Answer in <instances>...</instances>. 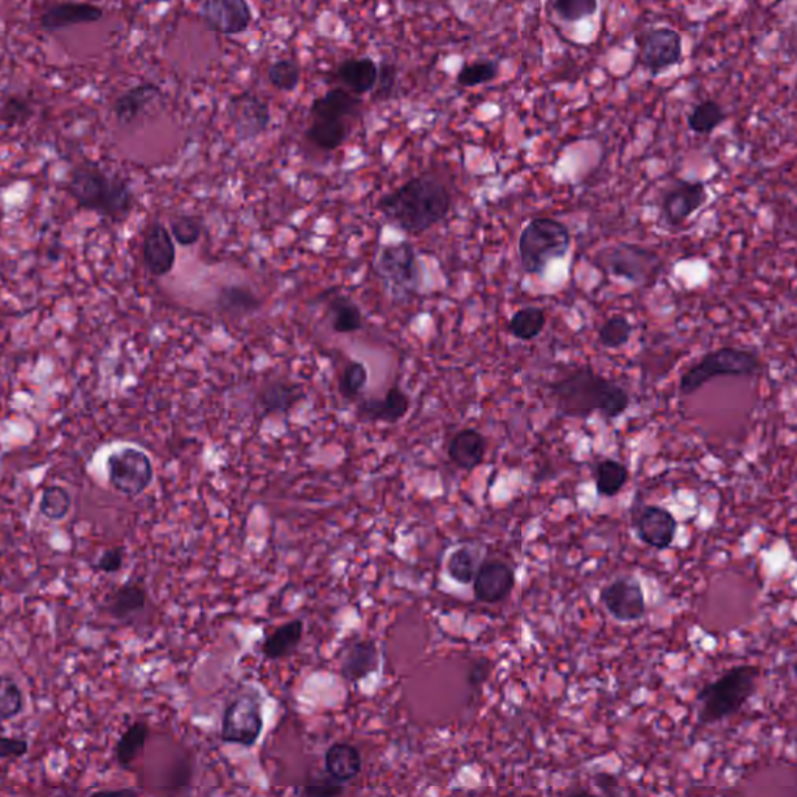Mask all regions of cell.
<instances>
[{"instance_id": "1", "label": "cell", "mask_w": 797, "mask_h": 797, "mask_svg": "<svg viewBox=\"0 0 797 797\" xmlns=\"http://www.w3.org/2000/svg\"><path fill=\"white\" fill-rule=\"evenodd\" d=\"M452 208V195L436 176H415L377 201V211L401 231L418 236L443 222Z\"/></svg>"}, {"instance_id": "2", "label": "cell", "mask_w": 797, "mask_h": 797, "mask_svg": "<svg viewBox=\"0 0 797 797\" xmlns=\"http://www.w3.org/2000/svg\"><path fill=\"white\" fill-rule=\"evenodd\" d=\"M548 396L564 418L587 419L598 411L606 419H617L631 405L622 385L595 373L590 366L573 369L548 383Z\"/></svg>"}, {"instance_id": "3", "label": "cell", "mask_w": 797, "mask_h": 797, "mask_svg": "<svg viewBox=\"0 0 797 797\" xmlns=\"http://www.w3.org/2000/svg\"><path fill=\"white\" fill-rule=\"evenodd\" d=\"M67 195L78 209L94 212L111 222L122 223L134 209V192L130 183L116 173L106 172L94 162H83L67 176Z\"/></svg>"}, {"instance_id": "4", "label": "cell", "mask_w": 797, "mask_h": 797, "mask_svg": "<svg viewBox=\"0 0 797 797\" xmlns=\"http://www.w3.org/2000/svg\"><path fill=\"white\" fill-rule=\"evenodd\" d=\"M759 678V668L740 665L707 684L696 696V701L701 704L699 723L707 726L735 715L754 695Z\"/></svg>"}, {"instance_id": "5", "label": "cell", "mask_w": 797, "mask_h": 797, "mask_svg": "<svg viewBox=\"0 0 797 797\" xmlns=\"http://www.w3.org/2000/svg\"><path fill=\"white\" fill-rule=\"evenodd\" d=\"M572 234L564 223L550 217L533 218L519 237V257L527 274H544L548 264L569 253Z\"/></svg>"}, {"instance_id": "6", "label": "cell", "mask_w": 797, "mask_h": 797, "mask_svg": "<svg viewBox=\"0 0 797 797\" xmlns=\"http://www.w3.org/2000/svg\"><path fill=\"white\" fill-rule=\"evenodd\" d=\"M760 369L759 355L749 349L732 346L715 349L682 374L679 393L692 396L717 377H751L759 374Z\"/></svg>"}, {"instance_id": "7", "label": "cell", "mask_w": 797, "mask_h": 797, "mask_svg": "<svg viewBox=\"0 0 797 797\" xmlns=\"http://www.w3.org/2000/svg\"><path fill=\"white\" fill-rule=\"evenodd\" d=\"M374 270L393 301H411L421 287V265L410 242L382 246Z\"/></svg>"}, {"instance_id": "8", "label": "cell", "mask_w": 797, "mask_h": 797, "mask_svg": "<svg viewBox=\"0 0 797 797\" xmlns=\"http://www.w3.org/2000/svg\"><path fill=\"white\" fill-rule=\"evenodd\" d=\"M594 262L600 270L611 276L642 287L656 282L664 267L656 251L636 243L606 246L595 254Z\"/></svg>"}, {"instance_id": "9", "label": "cell", "mask_w": 797, "mask_h": 797, "mask_svg": "<svg viewBox=\"0 0 797 797\" xmlns=\"http://www.w3.org/2000/svg\"><path fill=\"white\" fill-rule=\"evenodd\" d=\"M264 731V704L254 690L240 693L226 706L220 738L228 745L250 749Z\"/></svg>"}, {"instance_id": "10", "label": "cell", "mask_w": 797, "mask_h": 797, "mask_svg": "<svg viewBox=\"0 0 797 797\" xmlns=\"http://www.w3.org/2000/svg\"><path fill=\"white\" fill-rule=\"evenodd\" d=\"M109 485L127 497L141 496L153 483L155 469L144 450L122 447L106 460Z\"/></svg>"}, {"instance_id": "11", "label": "cell", "mask_w": 797, "mask_h": 797, "mask_svg": "<svg viewBox=\"0 0 797 797\" xmlns=\"http://www.w3.org/2000/svg\"><path fill=\"white\" fill-rule=\"evenodd\" d=\"M228 114L239 141L250 142L267 133L271 123L270 105L253 91L229 99Z\"/></svg>"}, {"instance_id": "12", "label": "cell", "mask_w": 797, "mask_h": 797, "mask_svg": "<svg viewBox=\"0 0 797 797\" xmlns=\"http://www.w3.org/2000/svg\"><path fill=\"white\" fill-rule=\"evenodd\" d=\"M204 27L222 36H237L250 29L253 8L248 0H201Z\"/></svg>"}, {"instance_id": "13", "label": "cell", "mask_w": 797, "mask_h": 797, "mask_svg": "<svg viewBox=\"0 0 797 797\" xmlns=\"http://www.w3.org/2000/svg\"><path fill=\"white\" fill-rule=\"evenodd\" d=\"M600 598L617 622H637L647 612L642 586L632 576H622L604 586Z\"/></svg>"}, {"instance_id": "14", "label": "cell", "mask_w": 797, "mask_h": 797, "mask_svg": "<svg viewBox=\"0 0 797 797\" xmlns=\"http://www.w3.org/2000/svg\"><path fill=\"white\" fill-rule=\"evenodd\" d=\"M640 60L654 77L678 66L682 61V36L670 27L650 30L640 44Z\"/></svg>"}, {"instance_id": "15", "label": "cell", "mask_w": 797, "mask_h": 797, "mask_svg": "<svg viewBox=\"0 0 797 797\" xmlns=\"http://www.w3.org/2000/svg\"><path fill=\"white\" fill-rule=\"evenodd\" d=\"M706 184L701 181L678 180L662 195V217L670 226H679L706 204Z\"/></svg>"}, {"instance_id": "16", "label": "cell", "mask_w": 797, "mask_h": 797, "mask_svg": "<svg viewBox=\"0 0 797 797\" xmlns=\"http://www.w3.org/2000/svg\"><path fill=\"white\" fill-rule=\"evenodd\" d=\"M142 257L148 273L155 278L166 276L175 267V242L169 229L161 222H151L145 229Z\"/></svg>"}, {"instance_id": "17", "label": "cell", "mask_w": 797, "mask_h": 797, "mask_svg": "<svg viewBox=\"0 0 797 797\" xmlns=\"http://www.w3.org/2000/svg\"><path fill=\"white\" fill-rule=\"evenodd\" d=\"M637 536L643 544L656 550H665L675 539L678 522L670 511L661 506H645L634 519Z\"/></svg>"}, {"instance_id": "18", "label": "cell", "mask_w": 797, "mask_h": 797, "mask_svg": "<svg viewBox=\"0 0 797 797\" xmlns=\"http://www.w3.org/2000/svg\"><path fill=\"white\" fill-rule=\"evenodd\" d=\"M472 583L478 601L494 604L505 600L513 592L516 575L505 562L488 561L478 567Z\"/></svg>"}, {"instance_id": "19", "label": "cell", "mask_w": 797, "mask_h": 797, "mask_svg": "<svg viewBox=\"0 0 797 797\" xmlns=\"http://www.w3.org/2000/svg\"><path fill=\"white\" fill-rule=\"evenodd\" d=\"M102 8L86 2H64L47 8L39 19V27L44 32H60L75 25L94 24L103 18Z\"/></svg>"}, {"instance_id": "20", "label": "cell", "mask_w": 797, "mask_h": 797, "mask_svg": "<svg viewBox=\"0 0 797 797\" xmlns=\"http://www.w3.org/2000/svg\"><path fill=\"white\" fill-rule=\"evenodd\" d=\"M410 407V396L399 385H393L383 397L363 399L357 407V416L369 422L396 424L407 416Z\"/></svg>"}, {"instance_id": "21", "label": "cell", "mask_w": 797, "mask_h": 797, "mask_svg": "<svg viewBox=\"0 0 797 797\" xmlns=\"http://www.w3.org/2000/svg\"><path fill=\"white\" fill-rule=\"evenodd\" d=\"M161 99L162 91L158 85L150 81L139 83L117 97L113 105L114 117L122 127H130Z\"/></svg>"}, {"instance_id": "22", "label": "cell", "mask_w": 797, "mask_h": 797, "mask_svg": "<svg viewBox=\"0 0 797 797\" xmlns=\"http://www.w3.org/2000/svg\"><path fill=\"white\" fill-rule=\"evenodd\" d=\"M379 670V650L373 640H357L346 648L340 661L341 678L357 684Z\"/></svg>"}, {"instance_id": "23", "label": "cell", "mask_w": 797, "mask_h": 797, "mask_svg": "<svg viewBox=\"0 0 797 797\" xmlns=\"http://www.w3.org/2000/svg\"><path fill=\"white\" fill-rule=\"evenodd\" d=\"M306 397V391L298 383L285 380H270L257 393V407L264 415H285Z\"/></svg>"}, {"instance_id": "24", "label": "cell", "mask_w": 797, "mask_h": 797, "mask_svg": "<svg viewBox=\"0 0 797 797\" xmlns=\"http://www.w3.org/2000/svg\"><path fill=\"white\" fill-rule=\"evenodd\" d=\"M363 100L345 88L329 89L326 94L313 100L310 106L312 119L348 120L362 111Z\"/></svg>"}, {"instance_id": "25", "label": "cell", "mask_w": 797, "mask_h": 797, "mask_svg": "<svg viewBox=\"0 0 797 797\" xmlns=\"http://www.w3.org/2000/svg\"><path fill=\"white\" fill-rule=\"evenodd\" d=\"M379 66L373 58H349L343 61L335 71V78L345 89L355 95H363L376 88Z\"/></svg>"}, {"instance_id": "26", "label": "cell", "mask_w": 797, "mask_h": 797, "mask_svg": "<svg viewBox=\"0 0 797 797\" xmlns=\"http://www.w3.org/2000/svg\"><path fill=\"white\" fill-rule=\"evenodd\" d=\"M449 458L463 471H474L485 460L486 438L475 429H464L453 436L449 444Z\"/></svg>"}, {"instance_id": "27", "label": "cell", "mask_w": 797, "mask_h": 797, "mask_svg": "<svg viewBox=\"0 0 797 797\" xmlns=\"http://www.w3.org/2000/svg\"><path fill=\"white\" fill-rule=\"evenodd\" d=\"M147 590L137 583H127L106 598L105 609L117 622H130L147 608Z\"/></svg>"}, {"instance_id": "28", "label": "cell", "mask_w": 797, "mask_h": 797, "mask_svg": "<svg viewBox=\"0 0 797 797\" xmlns=\"http://www.w3.org/2000/svg\"><path fill=\"white\" fill-rule=\"evenodd\" d=\"M326 773L338 783H348L362 773V754L349 743H335L324 757Z\"/></svg>"}, {"instance_id": "29", "label": "cell", "mask_w": 797, "mask_h": 797, "mask_svg": "<svg viewBox=\"0 0 797 797\" xmlns=\"http://www.w3.org/2000/svg\"><path fill=\"white\" fill-rule=\"evenodd\" d=\"M329 323L337 334H355L365 327L360 307L346 295H334L326 304Z\"/></svg>"}, {"instance_id": "30", "label": "cell", "mask_w": 797, "mask_h": 797, "mask_svg": "<svg viewBox=\"0 0 797 797\" xmlns=\"http://www.w3.org/2000/svg\"><path fill=\"white\" fill-rule=\"evenodd\" d=\"M302 634H304L302 620H292V622L279 626L273 634H270L262 643L260 651L268 661H279L284 657L292 656L301 643Z\"/></svg>"}, {"instance_id": "31", "label": "cell", "mask_w": 797, "mask_h": 797, "mask_svg": "<svg viewBox=\"0 0 797 797\" xmlns=\"http://www.w3.org/2000/svg\"><path fill=\"white\" fill-rule=\"evenodd\" d=\"M215 304L220 312L236 318L253 315L262 307L259 296L245 285H226L218 292Z\"/></svg>"}, {"instance_id": "32", "label": "cell", "mask_w": 797, "mask_h": 797, "mask_svg": "<svg viewBox=\"0 0 797 797\" xmlns=\"http://www.w3.org/2000/svg\"><path fill=\"white\" fill-rule=\"evenodd\" d=\"M348 136V122L340 119H313L306 131L307 141L324 151L337 150Z\"/></svg>"}, {"instance_id": "33", "label": "cell", "mask_w": 797, "mask_h": 797, "mask_svg": "<svg viewBox=\"0 0 797 797\" xmlns=\"http://www.w3.org/2000/svg\"><path fill=\"white\" fill-rule=\"evenodd\" d=\"M628 467L620 461L603 460L595 467V486L601 497H615L628 483Z\"/></svg>"}, {"instance_id": "34", "label": "cell", "mask_w": 797, "mask_h": 797, "mask_svg": "<svg viewBox=\"0 0 797 797\" xmlns=\"http://www.w3.org/2000/svg\"><path fill=\"white\" fill-rule=\"evenodd\" d=\"M547 324V315L539 307L528 306L511 316L508 331L516 340L531 341L539 337Z\"/></svg>"}, {"instance_id": "35", "label": "cell", "mask_w": 797, "mask_h": 797, "mask_svg": "<svg viewBox=\"0 0 797 797\" xmlns=\"http://www.w3.org/2000/svg\"><path fill=\"white\" fill-rule=\"evenodd\" d=\"M148 734L150 727L144 721H136L123 732L116 745V760L122 768H128L137 759V755L144 751Z\"/></svg>"}, {"instance_id": "36", "label": "cell", "mask_w": 797, "mask_h": 797, "mask_svg": "<svg viewBox=\"0 0 797 797\" xmlns=\"http://www.w3.org/2000/svg\"><path fill=\"white\" fill-rule=\"evenodd\" d=\"M726 120L723 106L713 100L699 103L689 114V128L696 134H710Z\"/></svg>"}, {"instance_id": "37", "label": "cell", "mask_w": 797, "mask_h": 797, "mask_svg": "<svg viewBox=\"0 0 797 797\" xmlns=\"http://www.w3.org/2000/svg\"><path fill=\"white\" fill-rule=\"evenodd\" d=\"M632 332L634 326L631 321L626 316L615 315L604 321L598 329V341L603 348L620 349L631 340Z\"/></svg>"}, {"instance_id": "38", "label": "cell", "mask_w": 797, "mask_h": 797, "mask_svg": "<svg viewBox=\"0 0 797 797\" xmlns=\"http://www.w3.org/2000/svg\"><path fill=\"white\" fill-rule=\"evenodd\" d=\"M35 116V106L25 95H8L0 103V122L7 127H22Z\"/></svg>"}, {"instance_id": "39", "label": "cell", "mask_w": 797, "mask_h": 797, "mask_svg": "<svg viewBox=\"0 0 797 797\" xmlns=\"http://www.w3.org/2000/svg\"><path fill=\"white\" fill-rule=\"evenodd\" d=\"M271 86L282 92H293L301 81V67L292 58H281L268 66Z\"/></svg>"}, {"instance_id": "40", "label": "cell", "mask_w": 797, "mask_h": 797, "mask_svg": "<svg viewBox=\"0 0 797 797\" xmlns=\"http://www.w3.org/2000/svg\"><path fill=\"white\" fill-rule=\"evenodd\" d=\"M72 508V497L63 486H49L39 500V511L46 519L63 520Z\"/></svg>"}, {"instance_id": "41", "label": "cell", "mask_w": 797, "mask_h": 797, "mask_svg": "<svg viewBox=\"0 0 797 797\" xmlns=\"http://www.w3.org/2000/svg\"><path fill=\"white\" fill-rule=\"evenodd\" d=\"M497 77H499V63L492 60H480L464 64L458 72L457 83L463 88H475V86L491 83Z\"/></svg>"}, {"instance_id": "42", "label": "cell", "mask_w": 797, "mask_h": 797, "mask_svg": "<svg viewBox=\"0 0 797 797\" xmlns=\"http://www.w3.org/2000/svg\"><path fill=\"white\" fill-rule=\"evenodd\" d=\"M24 709V695L18 682L8 675H0V723L13 720Z\"/></svg>"}, {"instance_id": "43", "label": "cell", "mask_w": 797, "mask_h": 797, "mask_svg": "<svg viewBox=\"0 0 797 797\" xmlns=\"http://www.w3.org/2000/svg\"><path fill=\"white\" fill-rule=\"evenodd\" d=\"M368 383V369L362 362H349L341 373L338 390L348 401H355Z\"/></svg>"}, {"instance_id": "44", "label": "cell", "mask_w": 797, "mask_h": 797, "mask_svg": "<svg viewBox=\"0 0 797 797\" xmlns=\"http://www.w3.org/2000/svg\"><path fill=\"white\" fill-rule=\"evenodd\" d=\"M450 578L460 584H471L477 573V558L469 548H458L447 561Z\"/></svg>"}, {"instance_id": "45", "label": "cell", "mask_w": 797, "mask_h": 797, "mask_svg": "<svg viewBox=\"0 0 797 797\" xmlns=\"http://www.w3.org/2000/svg\"><path fill=\"white\" fill-rule=\"evenodd\" d=\"M170 234L181 246H192L198 243L203 234V220L194 215H180L170 220Z\"/></svg>"}, {"instance_id": "46", "label": "cell", "mask_w": 797, "mask_h": 797, "mask_svg": "<svg viewBox=\"0 0 797 797\" xmlns=\"http://www.w3.org/2000/svg\"><path fill=\"white\" fill-rule=\"evenodd\" d=\"M556 15L564 22H580L594 16L598 10V0H553Z\"/></svg>"}, {"instance_id": "47", "label": "cell", "mask_w": 797, "mask_h": 797, "mask_svg": "<svg viewBox=\"0 0 797 797\" xmlns=\"http://www.w3.org/2000/svg\"><path fill=\"white\" fill-rule=\"evenodd\" d=\"M397 83V67L396 64L390 61H383L379 67V74H377L376 88H374V97L377 99L387 100L391 99L394 94Z\"/></svg>"}, {"instance_id": "48", "label": "cell", "mask_w": 797, "mask_h": 797, "mask_svg": "<svg viewBox=\"0 0 797 797\" xmlns=\"http://www.w3.org/2000/svg\"><path fill=\"white\" fill-rule=\"evenodd\" d=\"M29 752V743L24 738L0 737V760L21 759Z\"/></svg>"}, {"instance_id": "49", "label": "cell", "mask_w": 797, "mask_h": 797, "mask_svg": "<svg viewBox=\"0 0 797 797\" xmlns=\"http://www.w3.org/2000/svg\"><path fill=\"white\" fill-rule=\"evenodd\" d=\"M123 559H125V550L122 547L109 548L100 556L95 569L103 573H117L123 567Z\"/></svg>"}, {"instance_id": "50", "label": "cell", "mask_w": 797, "mask_h": 797, "mask_svg": "<svg viewBox=\"0 0 797 797\" xmlns=\"http://www.w3.org/2000/svg\"><path fill=\"white\" fill-rule=\"evenodd\" d=\"M343 791H345L343 783L335 782L334 779L331 782L309 783L304 787V794L307 796H340Z\"/></svg>"}, {"instance_id": "51", "label": "cell", "mask_w": 797, "mask_h": 797, "mask_svg": "<svg viewBox=\"0 0 797 797\" xmlns=\"http://www.w3.org/2000/svg\"><path fill=\"white\" fill-rule=\"evenodd\" d=\"M488 676L489 661L488 659H480V661L474 662L471 670H469V675H467V684H469L471 689H480V687L483 685V682L488 679Z\"/></svg>"}]
</instances>
